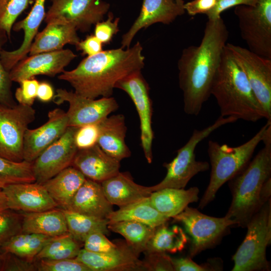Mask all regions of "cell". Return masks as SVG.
<instances>
[{
  "label": "cell",
  "mask_w": 271,
  "mask_h": 271,
  "mask_svg": "<svg viewBox=\"0 0 271 271\" xmlns=\"http://www.w3.org/2000/svg\"><path fill=\"white\" fill-rule=\"evenodd\" d=\"M115 88L126 92L135 105L140 121L141 146L147 162L151 164L153 161L154 132L152 102L149 86L141 71L119 80L116 83Z\"/></svg>",
  "instance_id": "14"
},
{
  "label": "cell",
  "mask_w": 271,
  "mask_h": 271,
  "mask_svg": "<svg viewBox=\"0 0 271 271\" xmlns=\"http://www.w3.org/2000/svg\"><path fill=\"white\" fill-rule=\"evenodd\" d=\"M83 244V248L85 250L99 253L111 251L117 247L115 241H111L105 234L99 232L90 234L85 239Z\"/></svg>",
  "instance_id": "45"
},
{
  "label": "cell",
  "mask_w": 271,
  "mask_h": 271,
  "mask_svg": "<svg viewBox=\"0 0 271 271\" xmlns=\"http://www.w3.org/2000/svg\"><path fill=\"white\" fill-rule=\"evenodd\" d=\"M109 223L121 221H134L154 227L166 223L170 219L151 204L150 197H146L111 212L107 217Z\"/></svg>",
  "instance_id": "30"
},
{
  "label": "cell",
  "mask_w": 271,
  "mask_h": 271,
  "mask_svg": "<svg viewBox=\"0 0 271 271\" xmlns=\"http://www.w3.org/2000/svg\"><path fill=\"white\" fill-rule=\"evenodd\" d=\"M35 117L32 106L0 104V157L13 162L24 161L25 135Z\"/></svg>",
  "instance_id": "10"
},
{
  "label": "cell",
  "mask_w": 271,
  "mask_h": 271,
  "mask_svg": "<svg viewBox=\"0 0 271 271\" xmlns=\"http://www.w3.org/2000/svg\"><path fill=\"white\" fill-rule=\"evenodd\" d=\"M115 242L117 247L111 251L99 253L83 248L76 258L91 271H146L143 261L125 241Z\"/></svg>",
  "instance_id": "17"
},
{
  "label": "cell",
  "mask_w": 271,
  "mask_h": 271,
  "mask_svg": "<svg viewBox=\"0 0 271 271\" xmlns=\"http://www.w3.org/2000/svg\"><path fill=\"white\" fill-rule=\"evenodd\" d=\"M244 240L232 256V271H268L266 256L271 242V199L251 217L246 227Z\"/></svg>",
  "instance_id": "7"
},
{
  "label": "cell",
  "mask_w": 271,
  "mask_h": 271,
  "mask_svg": "<svg viewBox=\"0 0 271 271\" xmlns=\"http://www.w3.org/2000/svg\"><path fill=\"white\" fill-rule=\"evenodd\" d=\"M55 95L52 85L47 81L39 82L37 98L41 102H48L52 100Z\"/></svg>",
  "instance_id": "51"
},
{
  "label": "cell",
  "mask_w": 271,
  "mask_h": 271,
  "mask_svg": "<svg viewBox=\"0 0 271 271\" xmlns=\"http://www.w3.org/2000/svg\"><path fill=\"white\" fill-rule=\"evenodd\" d=\"M20 87L17 88L15 93V97L19 104L32 106L37 98L39 82L34 78L26 79L19 83Z\"/></svg>",
  "instance_id": "44"
},
{
  "label": "cell",
  "mask_w": 271,
  "mask_h": 271,
  "mask_svg": "<svg viewBox=\"0 0 271 271\" xmlns=\"http://www.w3.org/2000/svg\"><path fill=\"white\" fill-rule=\"evenodd\" d=\"M143 260L147 271H174L171 258L166 253L144 252Z\"/></svg>",
  "instance_id": "46"
},
{
  "label": "cell",
  "mask_w": 271,
  "mask_h": 271,
  "mask_svg": "<svg viewBox=\"0 0 271 271\" xmlns=\"http://www.w3.org/2000/svg\"><path fill=\"white\" fill-rule=\"evenodd\" d=\"M32 3V0H0V30L6 32L9 40L17 19Z\"/></svg>",
  "instance_id": "37"
},
{
  "label": "cell",
  "mask_w": 271,
  "mask_h": 271,
  "mask_svg": "<svg viewBox=\"0 0 271 271\" xmlns=\"http://www.w3.org/2000/svg\"><path fill=\"white\" fill-rule=\"evenodd\" d=\"M67 232L66 220L62 209L25 212L22 215V233L57 236Z\"/></svg>",
  "instance_id": "28"
},
{
  "label": "cell",
  "mask_w": 271,
  "mask_h": 271,
  "mask_svg": "<svg viewBox=\"0 0 271 271\" xmlns=\"http://www.w3.org/2000/svg\"><path fill=\"white\" fill-rule=\"evenodd\" d=\"M100 183L86 178L65 209L98 218H107L113 210Z\"/></svg>",
  "instance_id": "23"
},
{
  "label": "cell",
  "mask_w": 271,
  "mask_h": 271,
  "mask_svg": "<svg viewBox=\"0 0 271 271\" xmlns=\"http://www.w3.org/2000/svg\"><path fill=\"white\" fill-rule=\"evenodd\" d=\"M182 224L191 242L189 256L193 258L202 251L212 248L221 240L229 227L236 222L226 216L215 217L204 214L197 209L187 206L173 217Z\"/></svg>",
  "instance_id": "9"
},
{
  "label": "cell",
  "mask_w": 271,
  "mask_h": 271,
  "mask_svg": "<svg viewBox=\"0 0 271 271\" xmlns=\"http://www.w3.org/2000/svg\"><path fill=\"white\" fill-rule=\"evenodd\" d=\"M197 187L189 189L166 188L153 192L150 199L154 207L168 218H173L182 212L188 205L199 199Z\"/></svg>",
  "instance_id": "27"
},
{
  "label": "cell",
  "mask_w": 271,
  "mask_h": 271,
  "mask_svg": "<svg viewBox=\"0 0 271 271\" xmlns=\"http://www.w3.org/2000/svg\"><path fill=\"white\" fill-rule=\"evenodd\" d=\"M77 29L73 24L61 21H53L38 32L32 43L29 54H36L60 50L66 44L75 46L80 39Z\"/></svg>",
  "instance_id": "24"
},
{
  "label": "cell",
  "mask_w": 271,
  "mask_h": 271,
  "mask_svg": "<svg viewBox=\"0 0 271 271\" xmlns=\"http://www.w3.org/2000/svg\"><path fill=\"white\" fill-rule=\"evenodd\" d=\"M66 220L68 232L79 243L84 242L91 233L99 232L109 235V221L107 218H98L62 209Z\"/></svg>",
  "instance_id": "33"
},
{
  "label": "cell",
  "mask_w": 271,
  "mask_h": 271,
  "mask_svg": "<svg viewBox=\"0 0 271 271\" xmlns=\"http://www.w3.org/2000/svg\"><path fill=\"white\" fill-rule=\"evenodd\" d=\"M48 117V120L41 126L27 130L24 142V160L33 162L60 138L68 126L66 112L61 108L49 111Z\"/></svg>",
  "instance_id": "19"
},
{
  "label": "cell",
  "mask_w": 271,
  "mask_h": 271,
  "mask_svg": "<svg viewBox=\"0 0 271 271\" xmlns=\"http://www.w3.org/2000/svg\"><path fill=\"white\" fill-rule=\"evenodd\" d=\"M35 182L32 162H13L0 157V188L19 183Z\"/></svg>",
  "instance_id": "36"
},
{
  "label": "cell",
  "mask_w": 271,
  "mask_h": 271,
  "mask_svg": "<svg viewBox=\"0 0 271 271\" xmlns=\"http://www.w3.org/2000/svg\"><path fill=\"white\" fill-rule=\"evenodd\" d=\"M262 142L264 147L241 172L228 181L232 200L225 216L243 228L267 201L262 196V188L270 178L271 139Z\"/></svg>",
  "instance_id": "4"
},
{
  "label": "cell",
  "mask_w": 271,
  "mask_h": 271,
  "mask_svg": "<svg viewBox=\"0 0 271 271\" xmlns=\"http://www.w3.org/2000/svg\"><path fill=\"white\" fill-rule=\"evenodd\" d=\"M100 183L108 201L119 208L150 197L153 192L151 187L135 183L127 172H119Z\"/></svg>",
  "instance_id": "26"
},
{
  "label": "cell",
  "mask_w": 271,
  "mask_h": 271,
  "mask_svg": "<svg viewBox=\"0 0 271 271\" xmlns=\"http://www.w3.org/2000/svg\"><path fill=\"white\" fill-rule=\"evenodd\" d=\"M8 39L6 32L0 30V52ZM12 82L9 72L4 68L0 59V104L10 107L17 104L12 92Z\"/></svg>",
  "instance_id": "40"
},
{
  "label": "cell",
  "mask_w": 271,
  "mask_h": 271,
  "mask_svg": "<svg viewBox=\"0 0 271 271\" xmlns=\"http://www.w3.org/2000/svg\"><path fill=\"white\" fill-rule=\"evenodd\" d=\"M120 162L96 144L89 149L78 150L71 166L79 170L86 178L101 183L119 172Z\"/></svg>",
  "instance_id": "21"
},
{
  "label": "cell",
  "mask_w": 271,
  "mask_h": 271,
  "mask_svg": "<svg viewBox=\"0 0 271 271\" xmlns=\"http://www.w3.org/2000/svg\"><path fill=\"white\" fill-rule=\"evenodd\" d=\"M184 0H143L139 15L122 36L121 47H130L137 34L156 23L168 25L185 14Z\"/></svg>",
  "instance_id": "18"
},
{
  "label": "cell",
  "mask_w": 271,
  "mask_h": 271,
  "mask_svg": "<svg viewBox=\"0 0 271 271\" xmlns=\"http://www.w3.org/2000/svg\"><path fill=\"white\" fill-rule=\"evenodd\" d=\"M211 95L217 101L221 116L250 122L267 119L245 73L226 45L212 81Z\"/></svg>",
  "instance_id": "3"
},
{
  "label": "cell",
  "mask_w": 271,
  "mask_h": 271,
  "mask_svg": "<svg viewBox=\"0 0 271 271\" xmlns=\"http://www.w3.org/2000/svg\"><path fill=\"white\" fill-rule=\"evenodd\" d=\"M98 126L97 144L105 153L119 161L130 156L125 142L127 127L123 114L108 116Z\"/></svg>",
  "instance_id": "25"
},
{
  "label": "cell",
  "mask_w": 271,
  "mask_h": 271,
  "mask_svg": "<svg viewBox=\"0 0 271 271\" xmlns=\"http://www.w3.org/2000/svg\"><path fill=\"white\" fill-rule=\"evenodd\" d=\"M102 43L94 35L87 36L75 46L77 50L81 51L82 55L90 56L103 51Z\"/></svg>",
  "instance_id": "50"
},
{
  "label": "cell",
  "mask_w": 271,
  "mask_h": 271,
  "mask_svg": "<svg viewBox=\"0 0 271 271\" xmlns=\"http://www.w3.org/2000/svg\"><path fill=\"white\" fill-rule=\"evenodd\" d=\"M1 262H2V252H1V249H0V266H1Z\"/></svg>",
  "instance_id": "53"
},
{
  "label": "cell",
  "mask_w": 271,
  "mask_h": 271,
  "mask_svg": "<svg viewBox=\"0 0 271 271\" xmlns=\"http://www.w3.org/2000/svg\"><path fill=\"white\" fill-rule=\"evenodd\" d=\"M240 35L248 49L271 59V0L235 7Z\"/></svg>",
  "instance_id": "8"
},
{
  "label": "cell",
  "mask_w": 271,
  "mask_h": 271,
  "mask_svg": "<svg viewBox=\"0 0 271 271\" xmlns=\"http://www.w3.org/2000/svg\"><path fill=\"white\" fill-rule=\"evenodd\" d=\"M188 239L181 227L177 225L170 227L166 223L156 227L145 252L175 253L185 248Z\"/></svg>",
  "instance_id": "32"
},
{
  "label": "cell",
  "mask_w": 271,
  "mask_h": 271,
  "mask_svg": "<svg viewBox=\"0 0 271 271\" xmlns=\"http://www.w3.org/2000/svg\"><path fill=\"white\" fill-rule=\"evenodd\" d=\"M174 271H214L222 268L221 261L213 259L204 264L195 262L189 256L186 257L171 258Z\"/></svg>",
  "instance_id": "41"
},
{
  "label": "cell",
  "mask_w": 271,
  "mask_h": 271,
  "mask_svg": "<svg viewBox=\"0 0 271 271\" xmlns=\"http://www.w3.org/2000/svg\"><path fill=\"white\" fill-rule=\"evenodd\" d=\"M2 190L11 210L37 212L58 206L43 185L36 182L12 184Z\"/></svg>",
  "instance_id": "20"
},
{
  "label": "cell",
  "mask_w": 271,
  "mask_h": 271,
  "mask_svg": "<svg viewBox=\"0 0 271 271\" xmlns=\"http://www.w3.org/2000/svg\"><path fill=\"white\" fill-rule=\"evenodd\" d=\"M142 51L139 42L125 50H103L83 59L75 69L64 70L58 78L69 83L80 95L91 99L111 97L119 80L143 69Z\"/></svg>",
  "instance_id": "2"
},
{
  "label": "cell",
  "mask_w": 271,
  "mask_h": 271,
  "mask_svg": "<svg viewBox=\"0 0 271 271\" xmlns=\"http://www.w3.org/2000/svg\"><path fill=\"white\" fill-rule=\"evenodd\" d=\"M52 100L57 105L68 103L69 109L66 112L68 126L76 127L98 124L119 107L115 99L111 96L91 99L62 88L56 90Z\"/></svg>",
  "instance_id": "13"
},
{
  "label": "cell",
  "mask_w": 271,
  "mask_h": 271,
  "mask_svg": "<svg viewBox=\"0 0 271 271\" xmlns=\"http://www.w3.org/2000/svg\"><path fill=\"white\" fill-rule=\"evenodd\" d=\"M226 47L245 73L267 120H271V59L231 43Z\"/></svg>",
  "instance_id": "11"
},
{
  "label": "cell",
  "mask_w": 271,
  "mask_h": 271,
  "mask_svg": "<svg viewBox=\"0 0 271 271\" xmlns=\"http://www.w3.org/2000/svg\"><path fill=\"white\" fill-rule=\"evenodd\" d=\"M76 57L69 49L30 55L17 63L10 71V77L13 82L18 83L37 75L54 77L62 73Z\"/></svg>",
  "instance_id": "16"
},
{
  "label": "cell",
  "mask_w": 271,
  "mask_h": 271,
  "mask_svg": "<svg viewBox=\"0 0 271 271\" xmlns=\"http://www.w3.org/2000/svg\"><path fill=\"white\" fill-rule=\"evenodd\" d=\"M108 228L122 235L130 247L140 255L146 250L156 227L134 221H121L109 223Z\"/></svg>",
  "instance_id": "34"
},
{
  "label": "cell",
  "mask_w": 271,
  "mask_h": 271,
  "mask_svg": "<svg viewBox=\"0 0 271 271\" xmlns=\"http://www.w3.org/2000/svg\"><path fill=\"white\" fill-rule=\"evenodd\" d=\"M218 0H192L185 3V12L191 16L198 14L206 15L216 6Z\"/></svg>",
  "instance_id": "49"
},
{
  "label": "cell",
  "mask_w": 271,
  "mask_h": 271,
  "mask_svg": "<svg viewBox=\"0 0 271 271\" xmlns=\"http://www.w3.org/2000/svg\"><path fill=\"white\" fill-rule=\"evenodd\" d=\"M236 120L233 117L220 116L207 127L201 130L194 129L188 142L177 150L176 157L170 163L163 164L167 174L160 183L151 186L152 192L166 188L184 189L194 176L207 171L210 167L207 162L196 160V147L216 129Z\"/></svg>",
  "instance_id": "6"
},
{
  "label": "cell",
  "mask_w": 271,
  "mask_h": 271,
  "mask_svg": "<svg viewBox=\"0 0 271 271\" xmlns=\"http://www.w3.org/2000/svg\"><path fill=\"white\" fill-rule=\"evenodd\" d=\"M258 0H218L215 8L206 16L208 20H214L221 17L224 11L240 5L253 6Z\"/></svg>",
  "instance_id": "48"
},
{
  "label": "cell",
  "mask_w": 271,
  "mask_h": 271,
  "mask_svg": "<svg viewBox=\"0 0 271 271\" xmlns=\"http://www.w3.org/2000/svg\"><path fill=\"white\" fill-rule=\"evenodd\" d=\"M37 260L35 264L39 271H91L76 258Z\"/></svg>",
  "instance_id": "39"
},
{
  "label": "cell",
  "mask_w": 271,
  "mask_h": 271,
  "mask_svg": "<svg viewBox=\"0 0 271 271\" xmlns=\"http://www.w3.org/2000/svg\"><path fill=\"white\" fill-rule=\"evenodd\" d=\"M85 179L79 170L70 166L42 184L58 206L66 209Z\"/></svg>",
  "instance_id": "29"
},
{
  "label": "cell",
  "mask_w": 271,
  "mask_h": 271,
  "mask_svg": "<svg viewBox=\"0 0 271 271\" xmlns=\"http://www.w3.org/2000/svg\"><path fill=\"white\" fill-rule=\"evenodd\" d=\"M99 132L98 123L78 127L74 134V142L77 149H87L97 144Z\"/></svg>",
  "instance_id": "42"
},
{
  "label": "cell",
  "mask_w": 271,
  "mask_h": 271,
  "mask_svg": "<svg viewBox=\"0 0 271 271\" xmlns=\"http://www.w3.org/2000/svg\"><path fill=\"white\" fill-rule=\"evenodd\" d=\"M7 200L2 189L0 188V211L8 209Z\"/></svg>",
  "instance_id": "52"
},
{
  "label": "cell",
  "mask_w": 271,
  "mask_h": 271,
  "mask_svg": "<svg viewBox=\"0 0 271 271\" xmlns=\"http://www.w3.org/2000/svg\"><path fill=\"white\" fill-rule=\"evenodd\" d=\"M228 36L221 17L208 20L199 45L182 51L178 62V77L186 114L198 115L210 97L212 81Z\"/></svg>",
  "instance_id": "1"
},
{
  "label": "cell",
  "mask_w": 271,
  "mask_h": 271,
  "mask_svg": "<svg viewBox=\"0 0 271 271\" xmlns=\"http://www.w3.org/2000/svg\"><path fill=\"white\" fill-rule=\"evenodd\" d=\"M113 19V13L109 12L106 20L100 21L95 25L94 34L102 44L110 43L113 36L119 31L120 18H116L114 20Z\"/></svg>",
  "instance_id": "43"
},
{
  "label": "cell",
  "mask_w": 271,
  "mask_h": 271,
  "mask_svg": "<svg viewBox=\"0 0 271 271\" xmlns=\"http://www.w3.org/2000/svg\"><path fill=\"white\" fill-rule=\"evenodd\" d=\"M22 215L10 209L0 211V246L13 236L22 233Z\"/></svg>",
  "instance_id": "38"
},
{
  "label": "cell",
  "mask_w": 271,
  "mask_h": 271,
  "mask_svg": "<svg viewBox=\"0 0 271 271\" xmlns=\"http://www.w3.org/2000/svg\"><path fill=\"white\" fill-rule=\"evenodd\" d=\"M0 269L2 270H36V264L14 254L2 252Z\"/></svg>",
  "instance_id": "47"
},
{
  "label": "cell",
  "mask_w": 271,
  "mask_h": 271,
  "mask_svg": "<svg viewBox=\"0 0 271 271\" xmlns=\"http://www.w3.org/2000/svg\"><path fill=\"white\" fill-rule=\"evenodd\" d=\"M77 128L68 126L62 136L32 162L36 182L42 184L71 166L78 150L74 142V134Z\"/></svg>",
  "instance_id": "15"
},
{
  "label": "cell",
  "mask_w": 271,
  "mask_h": 271,
  "mask_svg": "<svg viewBox=\"0 0 271 271\" xmlns=\"http://www.w3.org/2000/svg\"><path fill=\"white\" fill-rule=\"evenodd\" d=\"M46 1L35 0L27 16L14 24L13 30L15 32L23 30L24 37L22 44L17 49L7 51L2 49L0 52L1 62L8 72L29 54L31 45L38 33L42 21L45 18Z\"/></svg>",
  "instance_id": "22"
},
{
  "label": "cell",
  "mask_w": 271,
  "mask_h": 271,
  "mask_svg": "<svg viewBox=\"0 0 271 271\" xmlns=\"http://www.w3.org/2000/svg\"><path fill=\"white\" fill-rule=\"evenodd\" d=\"M270 124L271 120H267L252 138L237 147L220 145L217 142L209 141L207 152L211 165L210 178L200 201L198 206L200 209H203L212 201L219 188L247 165Z\"/></svg>",
  "instance_id": "5"
},
{
  "label": "cell",
  "mask_w": 271,
  "mask_h": 271,
  "mask_svg": "<svg viewBox=\"0 0 271 271\" xmlns=\"http://www.w3.org/2000/svg\"><path fill=\"white\" fill-rule=\"evenodd\" d=\"M46 13V24L61 21L74 25L77 31L89 32L93 25L103 20L110 5L103 0H51Z\"/></svg>",
  "instance_id": "12"
},
{
  "label": "cell",
  "mask_w": 271,
  "mask_h": 271,
  "mask_svg": "<svg viewBox=\"0 0 271 271\" xmlns=\"http://www.w3.org/2000/svg\"><path fill=\"white\" fill-rule=\"evenodd\" d=\"M80 243L69 232L66 233L47 243L35 258L54 260L76 258L81 249Z\"/></svg>",
  "instance_id": "35"
},
{
  "label": "cell",
  "mask_w": 271,
  "mask_h": 271,
  "mask_svg": "<svg viewBox=\"0 0 271 271\" xmlns=\"http://www.w3.org/2000/svg\"><path fill=\"white\" fill-rule=\"evenodd\" d=\"M58 236L20 233L3 243L0 249L2 252L11 253L28 261L33 262L42 248Z\"/></svg>",
  "instance_id": "31"
}]
</instances>
